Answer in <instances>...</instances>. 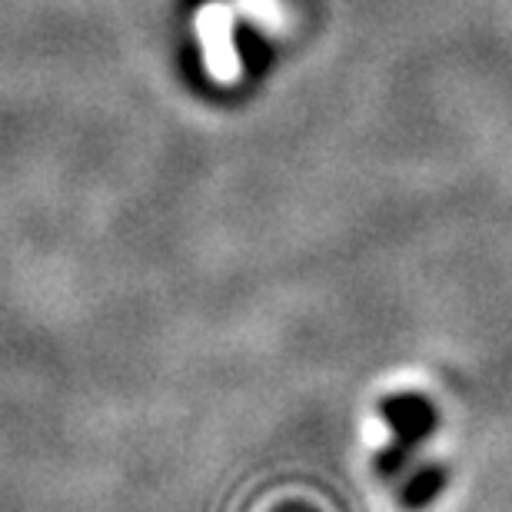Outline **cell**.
<instances>
[{"mask_svg":"<svg viewBox=\"0 0 512 512\" xmlns=\"http://www.w3.org/2000/svg\"><path fill=\"white\" fill-rule=\"evenodd\" d=\"M230 4L237 10V17L250 20L263 34H280L286 27V10L280 0H230Z\"/></svg>","mask_w":512,"mask_h":512,"instance_id":"obj_2","label":"cell"},{"mask_svg":"<svg viewBox=\"0 0 512 512\" xmlns=\"http://www.w3.org/2000/svg\"><path fill=\"white\" fill-rule=\"evenodd\" d=\"M233 27H237V10L230 0H207L197 17H193V30L200 40L203 67L213 84L233 87L243 77V60L233 44Z\"/></svg>","mask_w":512,"mask_h":512,"instance_id":"obj_1","label":"cell"}]
</instances>
